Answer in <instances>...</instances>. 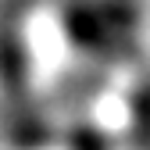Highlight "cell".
<instances>
[{
    "label": "cell",
    "mask_w": 150,
    "mask_h": 150,
    "mask_svg": "<svg viewBox=\"0 0 150 150\" xmlns=\"http://www.w3.org/2000/svg\"><path fill=\"white\" fill-rule=\"evenodd\" d=\"M0 79L11 93H22L29 82V61H25V47H22V32L14 22L0 25Z\"/></svg>",
    "instance_id": "1"
}]
</instances>
